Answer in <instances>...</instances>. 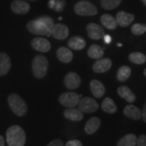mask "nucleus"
Listing matches in <instances>:
<instances>
[{
	"mask_svg": "<svg viewBox=\"0 0 146 146\" xmlns=\"http://www.w3.org/2000/svg\"><path fill=\"white\" fill-rule=\"evenodd\" d=\"M54 20L50 16L38 17L27 24V29L33 34L50 36V29L54 25Z\"/></svg>",
	"mask_w": 146,
	"mask_h": 146,
	"instance_id": "1",
	"label": "nucleus"
},
{
	"mask_svg": "<svg viewBox=\"0 0 146 146\" xmlns=\"http://www.w3.org/2000/svg\"><path fill=\"white\" fill-rule=\"evenodd\" d=\"M6 140L8 146H25L26 142L25 131L20 126H11L7 130Z\"/></svg>",
	"mask_w": 146,
	"mask_h": 146,
	"instance_id": "2",
	"label": "nucleus"
},
{
	"mask_svg": "<svg viewBox=\"0 0 146 146\" xmlns=\"http://www.w3.org/2000/svg\"><path fill=\"white\" fill-rule=\"evenodd\" d=\"M8 104L11 110L17 116H24L28 111V106L25 102L18 94H11L8 97Z\"/></svg>",
	"mask_w": 146,
	"mask_h": 146,
	"instance_id": "3",
	"label": "nucleus"
},
{
	"mask_svg": "<svg viewBox=\"0 0 146 146\" xmlns=\"http://www.w3.org/2000/svg\"><path fill=\"white\" fill-rule=\"evenodd\" d=\"M49 67L48 60L43 55H37L33 61V72L37 79L44 78L47 74Z\"/></svg>",
	"mask_w": 146,
	"mask_h": 146,
	"instance_id": "4",
	"label": "nucleus"
},
{
	"mask_svg": "<svg viewBox=\"0 0 146 146\" xmlns=\"http://www.w3.org/2000/svg\"><path fill=\"white\" fill-rule=\"evenodd\" d=\"M75 12L79 16H95L98 14V9L95 6L86 0H81L74 7Z\"/></svg>",
	"mask_w": 146,
	"mask_h": 146,
	"instance_id": "5",
	"label": "nucleus"
},
{
	"mask_svg": "<svg viewBox=\"0 0 146 146\" xmlns=\"http://www.w3.org/2000/svg\"><path fill=\"white\" fill-rule=\"evenodd\" d=\"M98 107L97 102L91 98H83L80 99L78 103V109L83 113H94L98 110Z\"/></svg>",
	"mask_w": 146,
	"mask_h": 146,
	"instance_id": "6",
	"label": "nucleus"
},
{
	"mask_svg": "<svg viewBox=\"0 0 146 146\" xmlns=\"http://www.w3.org/2000/svg\"><path fill=\"white\" fill-rule=\"evenodd\" d=\"M80 99V96L73 92L64 93L59 97V102L67 107H74L77 106Z\"/></svg>",
	"mask_w": 146,
	"mask_h": 146,
	"instance_id": "7",
	"label": "nucleus"
},
{
	"mask_svg": "<svg viewBox=\"0 0 146 146\" xmlns=\"http://www.w3.org/2000/svg\"><path fill=\"white\" fill-rule=\"evenodd\" d=\"M68 34L69 29L68 26L63 24H54L50 29V35L57 40L66 39Z\"/></svg>",
	"mask_w": 146,
	"mask_h": 146,
	"instance_id": "8",
	"label": "nucleus"
},
{
	"mask_svg": "<svg viewBox=\"0 0 146 146\" xmlns=\"http://www.w3.org/2000/svg\"><path fill=\"white\" fill-rule=\"evenodd\" d=\"M81 83V79L77 73L69 72L64 78V84L68 89H76Z\"/></svg>",
	"mask_w": 146,
	"mask_h": 146,
	"instance_id": "9",
	"label": "nucleus"
},
{
	"mask_svg": "<svg viewBox=\"0 0 146 146\" xmlns=\"http://www.w3.org/2000/svg\"><path fill=\"white\" fill-rule=\"evenodd\" d=\"M31 45L34 50L42 53L48 52L51 48V45H50V42L42 37L33 38L31 42Z\"/></svg>",
	"mask_w": 146,
	"mask_h": 146,
	"instance_id": "10",
	"label": "nucleus"
},
{
	"mask_svg": "<svg viewBox=\"0 0 146 146\" xmlns=\"http://www.w3.org/2000/svg\"><path fill=\"white\" fill-rule=\"evenodd\" d=\"M87 32L89 37L94 40H99L105 35L103 28L94 23H90L87 25Z\"/></svg>",
	"mask_w": 146,
	"mask_h": 146,
	"instance_id": "11",
	"label": "nucleus"
},
{
	"mask_svg": "<svg viewBox=\"0 0 146 146\" xmlns=\"http://www.w3.org/2000/svg\"><path fill=\"white\" fill-rule=\"evenodd\" d=\"M11 8L16 14L23 15L26 14L30 10V5L24 0H14L11 3Z\"/></svg>",
	"mask_w": 146,
	"mask_h": 146,
	"instance_id": "12",
	"label": "nucleus"
},
{
	"mask_svg": "<svg viewBox=\"0 0 146 146\" xmlns=\"http://www.w3.org/2000/svg\"><path fill=\"white\" fill-rule=\"evenodd\" d=\"M112 66V62L110 58H99L94 63L93 70L96 73H104L109 71Z\"/></svg>",
	"mask_w": 146,
	"mask_h": 146,
	"instance_id": "13",
	"label": "nucleus"
},
{
	"mask_svg": "<svg viewBox=\"0 0 146 146\" xmlns=\"http://www.w3.org/2000/svg\"><path fill=\"white\" fill-rule=\"evenodd\" d=\"M134 16L130 13H127L125 11H119L116 15V22L117 25L121 27H127L130 25L134 21Z\"/></svg>",
	"mask_w": 146,
	"mask_h": 146,
	"instance_id": "14",
	"label": "nucleus"
},
{
	"mask_svg": "<svg viewBox=\"0 0 146 146\" xmlns=\"http://www.w3.org/2000/svg\"><path fill=\"white\" fill-rule=\"evenodd\" d=\"M63 115L66 119L71 121H75V122L81 121L84 118L83 112H81L79 109H76L73 107H70L68 109L65 110L63 111Z\"/></svg>",
	"mask_w": 146,
	"mask_h": 146,
	"instance_id": "15",
	"label": "nucleus"
},
{
	"mask_svg": "<svg viewBox=\"0 0 146 146\" xmlns=\"http://www.w3.org/2000/svg\"><path fill=\"white\" fill-rule=\"evenodd\" d=\"M101 126V119L98 117L90 118L84 126V131L88 135H92L95 133Z\"/></svg>",
	"mask_w": 146,
	"mask_h": 146,
	"instance_id": "16",
	"label": "nucleus"
},
{
	"mask_svg": "<svg viewBox=\"0 0 146 146\" xmlns=\"http://www.w3.org/2000/svg\"><path fill=\"white\" fill-rule=\"evenodd\" d=\"M11 60L7 54L0 53V76H5L11 69Z\"/></svg>",
	"mask_w": 146,
	"mask_h": 146,
	"instance_id": "17",
	"label": "nucleus"
},
{
	"mask_svg": "<svg viewBox=\"0 0 146 146\" xmlns=\"http://www.w3.org/2000/svg\"><path fill=\"white\" fill-rule=\"evenodd\" d=\"M90 89L93 95L98 98H102L106 92L105 86L98 80H93L90 82Z\"/></svg>",
	"mask_w": 146,
	"mask_h": 146,
	"instance_id": "18",
	"label": "nucleus"
},
{
	"mask_svg": "<svg viewBox=\"0 0 146 146\" xmlns=\"http://www.w3.org/2000/svg\"><path fill=\"white\" fill-rule=\"evenodd\" d=\"M57 57L58 60L65 63H70L73 58V54L71 50L67 47H60L57 50Z\"/></svg>",
	"mask_w": 146,
	"mask_h": 146,
	"instance_id": "19",
	"label": "nucleus"
},
{
	"mask_svg": "<svg viewBox=\"0 0 146 146\" xmlns=\"http://www.w3.org/2000/svg\"><path fill=\"white\" fill-rule=\"evenodd\" d=\"M123 114L129 119L133 120H139L141 118V111L138 107L133 105L127 106L123 110Z\"/></svg>",
	"mask_w": 146,
	"mask_h": 146,
	"instance_id": "20",
	"label": "nucleus"
},
{
	"mask_svg": "<svg viewBox=\"0 0 146 146\" xmlns=\"http://www.w3.org/2000/svg\"><path fill=\"white\" fill-rule=\"evenodd\" d=\"M117 93L119 95V97H121L122 98H123L130 103H132L136 101L135 94H133L131 92V90L127 86H120L117 90Z\"/></svg>",
	"mask_w": 146,
	"mask_h": 146,
	"instance_id": "21",
	"label": "nucleus"
},
{
	"mask_svg": "<svg viewBox=\"0 0 146 146\" xmlns=\"http://www.w3.org/2000/svg\"><path fill=\"white\" fill-rule=\"evenodd\" d=\"M68 46L70 47L72 50H83L84 48L86 46V42L84 40L82 37L78 36H72V38H70L68 42Z\"/></svg>",
	"mask_w": 146,
	"mask_h": 146,
	"instance_id": "22",
	"label": "nucleus"
},
{
	"mask_svg": "<svg viewBox=\"0 0 146 146\" xmlns=\"http://www.w3.org/2000/svg\"><path fill=\"white\" fill-rule=\"evenodd\" d=\"M101 23L102 25L110 30H114L117 27V22L116 20L112 16L109 14H104L101 16Z\"/></svg>",
	"mask_w": 146,
	"mask_h": 146,
	"instance_id": "23",
	"label": "nucleus"
},
{
	"mask_svg": "<svg viewBox=\"0 0 146 146\" xmlns=\"http://www.w3.org/2000/svg\"><path fill=\"white\" fill-rule=\"evenodd\" d=\"M137 137L134 134H127L122 137L117 143V146H136Z\"/></svg>",
	"mask_w": 146,
	"mask_h": 146,
	"instance_id": "24",
	"label": "nucleus"
},
{
	"mask_svg": "<svg viewBox=\"0 0 146 146\" xmlns=\"http://www.w3.org/2000/svg\"><path fill=\"white\" fill-rule=\"evenodd\" d=\"M102 109L103 111L109 113V114H114L117 110V106L114 102V101L110 98H106L102 101Z\"/></svg>",
	"mask_w": 146,
	"mask_h": 146,
	"instance_id": "25",
	"label": "nucleus"
},
{
	"mask_svg": "<svg viewBox=\"0 0 146 146\" xmlns=\"http://www.w3.org/2000/svg\"><path fill=\"white\" fill-rule=\"evenodd\" d=\"M103 49L98 45H92L88 50V55L94 59H99L103 56Z\"/></svg>",
	"mask_w": 146,
	"mask_h": 146,
	"instance_id": "26",
	"label": "nucleus"
},
{
	"mask_svg": "<svg viewBox=\"0 0 146 146\" xmlns=\"http://www.w3.org/2000/svg\"><path fill=\"white\" fill-rule=\"evenodd\" d=\"M131 70L128 66H122L118 70L117 72V79L120 82H124L131 76Z\"/></svg>",
	"mask_w": 146,
	"mask_h": 146,
	"instance_id": "27",
	"label": "nucleus"
},
{
	"mask_svg": "<svg viewBox=\"0 0 146 146\" xmlns=\"http://www.w3.org/2000/svg\"><path fill=\"white\" fill-rule=\"evenodd\" d=\"M65 5H66L65 0H50L48 2L49 7L52 10L57 11V12L63 11Z\"/></svg>",
	"mask_w": 146,
	"mask_h": 146,
	"instance_id": "28",
	"label": "nucleus"
},
{
	"mask_svg": "<svg viewBox=\"0 0 146 146\" xmlns=\"http://www.w3.org/2000/svg\"><path fill=\"white\" fill-rule=\"evenodd\" d=\"M128 58L131 63L135 64H143L146 62V56L144 54L140 52L131 53Z\"/></svg>",
	"mask_w": 146,
	"mask_h": 146,
	"instance_id": "29",
	"label": "nucleus"
},
{
	"mask_svg": "<svg viewBox=\"0 0 146 146\" xmlns=\"http://www.w3.org/2000/svg\"><path fill=\"white\" fill-rule=\"evenodd\" d=\"M122 0H101V5L105 10H113L119 7Z\"/></svg>",
	"mask_w": 146,
	"mask_h": 146,
	"instance_id": "30",
	"label": "nucleus"
},
{
	"mask_svg": "<svg viewBox=\"0 0 146 146\" xmlns=\"http://www.w3.org/2000/svg\"><path fill=\"white\" fill-rule=\"evenodd\" d=\"M131 31L135 35H142L146 32V25L135 24L131 27Z\"/></svg>",
	"mask_w": 146,
	"mask_h": 146,
	"instance_id": "31",
	"label": "nucleus"
},
{
	"mask_svg": "<svg viewBox=\"0 0 146 146\" xmlns=\"http://www.w3.org/2000/svg\"><path fill=\"white\" fill-rule=\"evenodd\" d=\"M136 146H146V136L145 135H141L136 141Z\"/></svg>",
	"mask_w": 146,
	"mask_h": 146,
	"instance_id": "32",
	"label": "nucleus"
},
{
	"mask_svg": "<svg viewBox=\"0 0 146 146\" xmlns=\"http://www.w3.org/2000/svg\"><path fill=\"white\" fill-rule=\"evenodd\" d=\"M65 146H83L82 143L78 140H72L67 142Z\"/></svg>",
	"mask_w": 146,
	"mask_h": 146,
	"instance_id": "33",
	"label": "nucleus"
},
{
	"mask_svg": "<svg viewBox=\"0 0 146 146\" xmlns=\"http://www.w3.org/2000/svg\"><path fill=\"white\" fill-rule=\"evenodd\" d=\"M47 146H63V141L59 139H55L52 141L50 143H49V145Z\"/></svg>",
	"mask_w": 146,
	"mask_h": 146,
	"instance_id": "34",
	"label": "nucleus"
},
{
	"mask_svg": "<svg viewBox=\"0 0 146 146\" xmlns=\"http://www.w3.org/2000/svg\"><path fill=\"white\" fill-rule=\"evenodd\" d=\"M141 117H142V119L144 120V122L146 123V104L145 105V106H144V108H143V110H142V112H141Z\"/></svg>",
	"mask_w": 146,
	"mask_h": 146,
	"instance_id": "35",
	"label": "nucleus"
},
{
	"mask_svg": "<svg viewBox=\"0 0 146 146\" xmlns=\"http://www.w3.org/2000/svg\"><path fill=\"white\" fill-rule=\"evenodd\" d=\"M104 41L106 44H109L111 42V36H109V35H104Z\"/></svg>",
	"mask_w": 146,
	"mask_h": 146,
	"instance_id": "36",
	"label": "nucleus"
},
{
	"mask_svg": "<svg viewBox=\"0 0 146 146\" xmlns=\"http://www.w3.org/2000/svg\"><path fill=\"white\" fill-rule=\"evenodd\" d=\"M0 146H5L4 139H3V136H0Z\"/></svg>",
	"mask_w": 146,
	"mask_h": 146,
	"instance_id": "37",
	"label": "nucleus"
},
{
	"mask_svg": "<svg viewBox=\"0 0 146 146\" xmlns=\"http://www.w3.org/2000/svg\"><path fill=\"white\" fill-rule=\"evenodd\" d=\"M142 2H143V3L146 6V0H142Z\"/></svg>",
	"mask_w": 146,
	"mask_h": 146,
	"instance_id": "38",
	"label": "nucleus"
},
{
	"mask_svg": "<svg viewBox=\"0 0 146 146\" xmlns=\"http://www.w3.org/2000/svg\"><path fill=\"white\" fill-rule=\"evenodd\" d=\"M144 75H145V76L146 77V68L145 69V71H144Z\"/></svg>",
	"mask_w": 146,
	"mask_h": 146,
	"instance_id": "39",
	"label": "nucleus"
},
{
	"mask_svg": "<svg viewBox=\"0 0 146 146\" xmlns=\"http://www.w3.org/2000/svg\"><path fill=\"white\" fill-rule=\"evenodd\" d=\"M29 1H36V0H29Z\"/></svg>",
	"mask_w": 146,
	"mask_h": 146,
	"instance_id": "40",
	"label": "nucleus"
}]
</instances>
